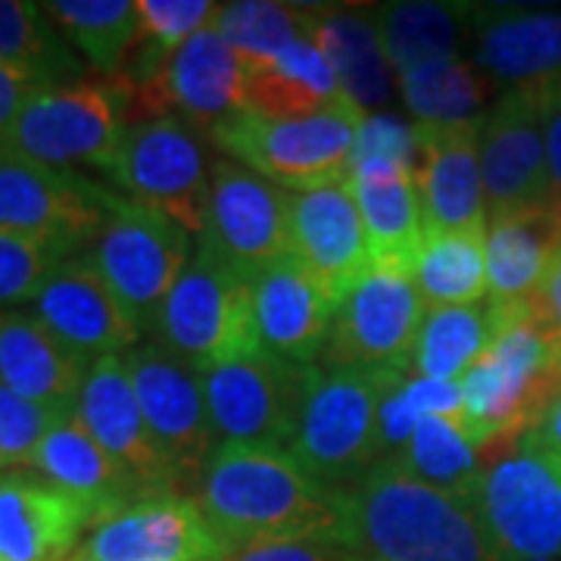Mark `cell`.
Instances as JSON below:
<instances>
[{
  "label": "cell",
  "instance_id": "7c38bea8",
  "mask_svg": "<svg viewBox=\"0 0 561 561\" xmlns=\"http://www.w3.org/2000/svg\"><path fill=\"white\" fill-rule=\"evenodd\" d=\"M128 201L150 206L187 234L203 231L209 194V162L203 131L184 119H150L128 125L119 153L106 172Z\"/></svg>",
  "mask_w": 561,
  "mask_h": 561
},
{
  "label": "cell",
  "instance_id": "ab89813d",
  "mask_svg": "<svg viewBox=\"0 0 561 561\" xmlns=\"http://www.w3.org/2000/svg\"><path fill=\"white\" fill-rule=\"evenodd\" d=\"M84 250L62 238L0 231V306L38 300L47 280Z\"/></svg>",
  "mask_w": 561,
  "mask_h": 561
},
{
  "label": "cell",
  "instance_id": "7a4b0ae2",
  "mask_svg": "<svg viewBox=\"0 0 561 561\" xmlns=\"http://www.w3.org/2000/svg\"><path fill=\"white\" fill-rule=\"evenodd\" d=\"M191 496L221 546L337 537L341 490L316 481L290 449L219 443Z\"/></svg>",
  "mask_w": 561,
  "mask_h": 561
},
{
  "label": "cell",
  "instance_id": "8992f818",
  "mask_svg": "<svg viewBox=\"0 0 561 561\" xmlns=\"http://www.w3.org/2000/svg\"><path fill=\"white\" fill-rule=\"evenodd\" d=\"M397 383L316 365L290 456L324 486L343 490L381 461V402Z\"/></svg>",
  "mask_w": 561,
  "mask_h": 561
},
{
  "label": "cell",
  "instance_id": "603a6c76",
  "mask_svg": "<svg viewBox=\"0 0 561 561\" xmlns=\"http://www.w3.org/2000/svg\"><path fill=\"white\" fill-rule=\"evenodd\" d=\"M253 319L262 350L300 365H316L328 350L337 306L294 256H280L250 278Z\"/></svg>",
  "mask_w": 561,
  "mask_h": 561
},
{
  "label": "cell",
  "instance_id": "1f68e13d",
  "mask_svg": "<svg viewBox=\"0 0 561 561\" xmlns=\"http://www.w3.org/2000/svg\"><path fill=\"white\" fill-rule=\"evenodd\" d=\"M471 20H474V7L468 3H437V0L387 3L378 13L383 57L400 76L421 66L456 60L461 28Z\"/></svg>",
  "mask_w": 561,
  "mask_h": 561
},
{
  "label": "cell",
  "instance_id": "f907efd6",
  "mask_svg": "<svg viewBox=\"0 0 561 561\" xmlns=\"http://www.w3.org/2000/svg\"><path fill=\"white\" fill-rule=\"evenodd\" d=\"M72 561H76V559H72Z\"/></svg>",
  "mask_w": 561,
  "mask_h": 561
},
{
  "label": "cell",
  "instance_id": "f546056e",
  "mask_svg": "<svg viewBox=\"0 0 561 561\" xmlns=\"http://www.w3.org/2000/svg\"><path fill=\"white\" fill-rule=\"evenodd\" d=\"M247 72V110L275 119L312 116L321 110L353 103L343 94L331 62L316 41L300 38L284 47L278 57L243 60Z\"/></svg>",
  "mask_w": 561,
  "mask_h": 561
},
{
  "label": "cell",
  "instance_id": "74e56055",
  "mask_svg": "<svg viewBox=\"0 0 561 561\" xmlns=\"http://www.w3.org/2000/svg\"><path fill=\"white\" fill-rule=\"evenodd\" d=\"M0 62L20 66L47 84L81 81L79 57L41 13V3L0 0Z\"/></svg>",
  "mask_w": 561,
  "mask_h": 561
},
{
  "label": "cell",
  "instance_id": "d6a6232c",
  "mask_svg": "<svg viewBox=\"0 0 561 561\" xmlns=\"http://www.w3.org/2000/svg\"><path fill=\"white\" fill-rule=\"evenodd\" d=\"M41 13L98 76H119L140 38L135 0H50Z\"/></svg>",
  "mask_w": 561,
  "mask_h": 561
},
{
  "label": "cell",
  "instance_id": "6da1fadb",
  "mask_svg": "<svg viewBox=\"0 0 561 561\" xmlns=\"http://www.w3.org/2000/svg\"><path fill=\"white\" fill-rule=\"evenodd\" d=\"M337 540L359 561H505L478 502L421 481L397 459L343 486Z\"/></svg>",
  "mask_w": 561,
  "mask_h": 561
},
{
  "label": "cell",
  "instance_id": "c3c4849f",
  "mask_svg": "<svg viewBox=\"0 0 561 561\" xmlns=\"http://www.w3.org/2000/svg\"><path fill=\"white\" fill-rule=\"evenodd\" d=\"M534 561H556V559H534Z\"/></svg>",
  "mask_w": 561,
  "mask_h": 561
},
{
  "label": "cell",
  "instance_id": "ac0fdd59",
  "mask_svg": "<svg viewBox=\"0 0 561 561\" xmlns=\"http://www.w3.org/2000/svg\"><path fill=\"white\" fill-rule=\"evenodd\" d=\"M76 419L98 440L103 453L138 483L147 500L184 490L175 468L162 456L144 421L135 383L122 356L91 362L76 405Z\"/></svg>",
  "mask_w": 561,
  "mask_h": 561
},
{
  "label": "cell",
  "instance_id": "e575fe53",
  "mask_svg": "<svg viewBox=\"0 0 561 561\" xmlns=\"http://www.w3.org/2000/svg\"><path fill=\"white\" fill-rule=\"evenodd\" d=\"M393 459L402 461L421 481L461 500L478 502L486 468L481 465V446L471 440L461 419L424 415Z\"/></svg>",
  "mask_w": 561,
  "mask_h": 561
},
{
  "label": "cell",
  "instance_id": "d4e9b609",
  "mask_svg": "<svg viewBox=\"0 0 561 561\" xmlns=\"http://www.w3.org/2000/svg\"><path fill=\"white\" fill-rule=\"evenodd\" d=\"M88 371L91 362L69 350L38 316L0 312V383L7 390L60 415H76Z\"/></svg>",
  "mask_w": 561,
  "mask_h": 561
},
{
  "label": "cell",
  "instance_id": "5b68a950",
  "mask_svg": "<svg viewBox=\"0 0 561 561\" xmlns=\"http://www.w3.org/2000/svg\"><path fill=\"white\" fill-rule=\"evenodd\" d=\"M125 131L128 110L119 79L98 76L35 94L0 138V150L66 172L76 165L110 172Z\"/></svg>",
  "mask_w": 561,
  "mask_h": 561
},
{
  "label": "cell",
  "instance_id": "8fae6325",
  "mask_svg": "<svg viewBox=\"0 0 561 561\" xmlns=\"http://www.w3.org/2000/svg\"><path fill=\"white\" fill-rule=\"evenodd\" d=\"M91 260L140 331H153L162 302L191 262V238L179 221L116 194Z\"/></svg>",
  "mask_w": 561,
  "mask_h": 561
},
{
  "label": "cell",
  "instance_id": "8d00e7d4",
  "mask_svg": "<svg viewBox=\"0 0 561 561\" xmlns=\"http://www.w3.org/2000/svg\"><path fill=\"white\" fill-rule=\"evenodd\" d=\"M400 94L419 125L478 122L483 116V101L490 98V76L478 62L456 57L402 72Z\"/></svg>",
  "mask_w": 561,
  "mask_h": 561
},
{
  "label": "cell",
  "instance_id": "277c9868",
  "mask_svg": "<svg viewBox=\"0 0 561 561\" xmlns=\"http://www.w3.org/2000/svg\"><path fill=\"white\" fill-rule=\"evenodd\" d=\"M365 119L368 113L356 103L294 119L241 110L219 122L209 138L228 160L284 191H309L353 175V150Z\"/></svg>",
  "mask_w": 561,
  "mask_h": 561
},
{
  "label": "cell",
  "instance_id": "30bf717a",
  "mask_svg": "<svg viewBox=\"0 0 561 561\" xmlns=\"http://www.w3.org/2000/svg\"><path fill=\"white\" fill-rule=\"evenodd\" d=\"M421 321L424 300L415 278L371 268L334 312L324 365L350 368L381 383L409 381Z\"/></svg>",
  "mask_w": 561,
  "mask_h": 561
},
{
  "label": "cell",
  "instance_id": "cb8c5ba5",
  "mask_svg": "<svg viewBox=\"0 0 561 561\" xmlns=\"http://www.w3.org/2000/svg\"><path fill=\"white\" fill-rule=\"evenodd\" d=\"M88 527L84 505L47 478L0 474V561H62Z\"/></svg>",
  "mask_w": 561,
  "mask_h": 561
},
{
  "label": "cell",
  "instance_id": "d6986e66",
  "mask_svg": "<svg viewBox=\"0 0 561 561\" xmlns=\"http://www.w3.org/2000/svg\"><path fill=\"white\" fill-rule=\"evenodd\" d=\"M290 256L334 306L371 272L353 179L290 191Z\"/></svg>",
  "mask_w": 561,
  "mask_h": 561
},
{
  "label": "cell",
  "instance_id": "836d02e7",
  "mask_svg": "<svg viewBox=\"0 0 561 561\" xmlns=\"http://www.w3.org/2000/svg\"><path fill=\"white\" fill-rule=\"evenodd\" d=\"M500 334L502 324L490 302L431 309L421 321L415 371L431 381H461Z\"/></svg>",
  "mask_w": 561,
  "mask_h": 561
},
{
  "label": "cell",
  "instance_id": "bcb514c9",
  "mask_svg": "<svg viewBox=\"0 0 561 561\" xmlns=\"http://www.w3.org/2000/svg\"><path fill=\"white\" fill-rule=\"evenodd\" d=\"M527 312L552 341L561 343V253L549 265L540 290L527 300Z\"/></svg>",
  "mask_w": 561,
  "mask_h": 561
},
{
  "label": "cell",
  "instance_id": "4fadbf2b",
  "mask_svg": "<svg viewBox=\"0 0 561 561\" xmlns=\"http://www.w3.org/2000/svg\"><path fill=\"white\" fill-rule=\"evenodd\" d=\"M201 247L247 280L290 256V191L228 157L213 160Z\"/></svg>",
  "mask_w": 561,
  "mask_h": 561
},
{
  "label": "cell",
  "instance_id": "4316f807",
  "mask_svg": "<svg viewBox=\"0 0 561 561\" xmlns=\"http://www.w3.org/2000/svg\"><path fill=\"white\" fill-rule=\"evenodd\" d=\"M28 468L41 471V478L81 502L94 527L125 512L128 505L147 500L138 483L103 453L76 415L60 421L44 437Z\"/></svg>",
  "mask_w": 561,
  "mask_h": 561
},
{
  "label": "cell",
  "instance_id": "d590c367",
  "mask_svg": "<svg viewBox=\"0 0 561 561\" xmlns=\"http://www.w3.org/2000/svg\"><path fill=\"white\" fill-rule=\"evenodd\" d=\"M415 287L431 309L478 306L486 297V228L427 234Z\"/></svg>",
  "mask_w": 561,
  "mask_h": 561
},
{
  "label": "cell",
  "instance_id": "44dd1931",
  "mask_svg": "<svg viewBox=\"0 0 561 561\" xmlns=\"http://www.w3.org/2000/svg\"><path fill=\"white\" fill-rule=\"evenodd\" d=\"M38 316L69 350L88 362L135 350L140 324L106 284L91 253L62 265L35 300Z\"/></svg>",
  "mask_w": 561,
  "mask_h": 561
},
{
  "label": "cell",
  "instance_id": "7bdbcfd3",
  "mask_svg": "<svg viewBox=\"0 0 561 561\" xmlns=\"http://www.w3.org/2000/svg\"><path fill=\"white\" fill-rule=\"evenodd\" d=\"M365 162H390V165H405L415 169L419 162V140H415V125H402L393 116H375L365 119L356 150H353V169Z\"/></svg>",
  "mask_w": 561,
  "mask_h": 561
},
{
  "label": "cell",
  "instance_id": "7402d4cb",
  "mask_svg": "<svg viewBox=\"0 0 561 561\" xmlns=\"http://www.w3.org/2000/svg\"><path fill=\"white\" fill-rule=\"evenodd\" d=\"M478 122H461V125L415 122V140H419L415 187H419L427 234L486 228L490 216L483 194Z\"/></svg>",
  "mask_w": 561,
  "mask_h": 561
},
{
  "label": "cell",
  "instance_id": "ffe728a7",
  "mask_svg": "<svg viewBox=\"0 0 561 561\" xmlns=\"http://www.w3.org/2000/svg\"><path fill=\"white\" fill-rule=\"evenodd\" d=\"M221 546L194 496H150L98 524L76 561H219Z\"/></svg>",
  "mask_w": 561,
  "mask_h": 561
},
{
  "label": "cell",
  "instance_id": "ee69618b",
  "mask_svg": "<svg viewBox=\"0 0 561 561\" xmlns=\"http://www.w3.org/2000/svg\"><path fill=\"white\" fill-rule=\"evenodd\" d=\"M44 88H57V84H47V81H41L38 76L25 72L20 66L0 62V138L10 131V125L16 122L22 106L32 101L35 94H41Z\"/></svg>",
  "mask_w": 561,
  "mask_h": 561
},
{
  "label": "cell",
  "instance_id": "816d5d0a",
  "mask_svg": "<svg viewBox=\"0 0 561 561\" xmlns=\"http://www.w3.org/2000/svg\"><path fill=\"white\" fill-rule=\"evenodd\" d=\"M559 468H561V465H559Z\"/></svg>",
  "mask_w": 561,
  "mask_h": 561
},
{
  "label": "cell",
  "instance_id": "52a82bcc",
  "mask_svg": "<svg viewBox=\"0 0 561 561\" xmlns=\"http://www.w3.org/2000/svg\"><path fill=\"white\" fill-rule=\"evenodd\" d=\"M153 334L162 350L197 371L260 350L250 280L197 247L162 302Z\"/></svg>",
  "mask_w": 561,
  "mask_h": 561
},
{
  "label": "cell",
  "instance_id": "60d3db41",
  "mask_svg": "<svg viewBox=\"0 0 561 561\" xmlns=\"http://www.w3.org/2000/svg\"><path fill=\"white\" fill-rule=\"evenodd\" d=\"M72 415H60L0 383V471L10 465H28L44 437Z\"/></svg>",
  "mask_w": 561,
  "mask_h": 561
},
{
  "label": "cell",
  "instance_id": "9a60e30c",
  "mask_svg": "<svg viewBox=\"0 0 561 561\" xmlns=\"http://www.w3.org/2000/svg\"><path fill=\"white\" fill-rule=\"evenodd\" d=\"M122 359L160 453L175 468L184 490H197L203 468L219 446L201 371L162 350L157 341L140 343Z\"/></svg>",
  "mask_w": 561,
  "mask_h": 561
},
{
  "label": "cell",
  "instance_id": "e0dca14e",
  "mask_svg": "<svg viewBox=\"0 0 561 561\" xmlns=\"http://www.w3.org/2000/svg\"><path fill=\"white\" fill-rule=\"evenodd\" d=\"M478 144L490 221L552 201L537 88H508L478 122Z\"/></svg>",
  "mask_w": 561,
  "mask_h": 561
},
{
  "label": "cell",
  "instance_id": "f35d334b",
  "mask_svg": "<svg viewBox=\"0 0 561 561\" xmlns=\"http://www.w3.org/2000/svg\"><path fill=\"white\" fill-rule=\"evenodd\" d=\"M213 25L241 60L278 57L284 47L306 38V7L275 0H238L221 3Z\"/></svg>",
  "mask_w": 561,
  "mask_h": 561
},
{
  "label": "cell",
  "instance_id": "2e32d148",
  "mask_svg": "<svg viewBox=\"0 0 561 561\" xmlns=\"http://www.w3.org/2000/svg\"><path fill=\"white\" fill-rule=\"evenodd\" d=\"M116 191L79 172L50 169L0 150V231L62 238L76 247L101 238Z\"/></svg>",
  "mask_w": 561,
  "mask_h": 561
},
{
  "label": "cell",
  "instance_id": "f1b7e54d",
  "mask_svg": "<svg viewBox=\"0 0 561 561\" xmlns=\"http://www.w3.org/2000/svg\"><path fill=\"white\" fill-rule=\"evenodd\" d=\"M478 66L512 88L561 79V13L490 10L474 13Z\"/></svg>",
  "mask_w": 561,
  "mask_h": 561
},
{
  "label": "cell",
  "instance_id": "5bb4252c",
  "mask_svg": "<svg viewBox=\"0 0 561 561\" xmlns=\"http://www.w3.org/2000/svg\"><path fill=\"white\" fill-rule=\"evenodd\" d=\"M478 512L505 561L561 556V468L522 443L486 468Z\"/></svg>",
  "mask_w": 561,
  "mask_h": 561
},
{
  "label": "cell",
  "instance_id": "7dc6e473",
  "mask_svg": "<svg viewBox=\"0 0 561 561\" xmlns=\"http://www.w3.org/2000/svg\"><path fill=\"white\" fill-rule=\"evenodd\" d=\"M522 446L540 453L542 459L556 461L561 465V387L556 390V397L549 400L546 412L540 415V421L530 427V434L524 437Z\"/></svg>",
  "mask_w": 561,
  "mask_h": 561
},
{
  "label": "cell",
  "instance_id": "b9f144b4",
  "mask_svg": "<svg viewBox=\"0 0 561 561\" xmlns=\"http://www.w3.org/2000/svg\"><path fill=\"white\" fill-rule=\"evenodd\" d=\"M219 561H359L337 537H272L225 546Z\"/></svg>",
  "mask_w": 561,
  "mask_h": 561
},
{
  "label": "cell",
  "instance_id": "f6af8a7d",
  "mask_svg": "<svg viewBox=\"0 0 561 561\" xmlns=\"http://www.w3.org/2000/svg\"><path fill=\"white\" fill-rule=\"evenodd\" d=\"M540 91L542 125H546V160L552 181V206H561V79L549 84H530Z\"/></svg>",
  "mask_w": 561,
  "mask_h": 561
},
{
  "label": "cell",
  "instance_id": "484cf974",
  "mask_svg": "<svg viewBox=\"0 0 561 561\" xmlns=\"http://www.w3.org/2000/svg\"><path fill=\"white\" fill-rule=\"evenodd\" d=\"M353 191L359 203L371 268L415 278L424 250V213H421L415 169L390 162H365L353 169Z\"/></svg>",
  "mask_w": 561,
  "mask_h": 561
},
{
  "label": "cell",
  "instance_id": "9c48e42d",
  "mask_svg": "<svg viewBox=\"0 0 561 561\" xmlns=\"http://www.w3.org/2000/svg\"><path fill=\"white\" fill-rule=\"evenodd\" d=\"M206 409L219 443L290 446L300 427L316 365L253 350L201 371Z\"/></svg>",
  "mask_w": 561,
  "mask_h": 561
},
{
  "label": "cell",
  "instance_id": "681fc988",
  "mask_svg": "<svg viewBox=\"0 0 561 561\" xmlns=\"http://www.w3.org/2000/svg\"><path fill=\"white\" fill-rule=\"evenodd\" d=\"M559 213H561V206H559Z\"/></svg>",
  "mask_w": 561,
  "mask_h": 561
},
{
  "label": "cell",
  "instance_id": "3957f363",
  "mask_svg": "<svg viewBox=\"0 0 561 561\" xmlns=\"http://www.w3.org/2000/svg\"><path fill=\"white\" fill-rule=\"evenodd\" d=\"M459 383L461 424L471 440L490 453H512L561 387V343L527 312L502 331Z\"/></svg>",
  "mask_w": 561,
  "mask_h": 561
},
{
  "label": "cell",
  "instance_id": "4dcf8cb0",
  "mask_svg": "<svg viewBox=\"0 0 561 561\" xmlns=\"http://www.w3.org/2000/svg\"><path fill=\"white\" fill-rule=\"evenodd\" d=\"M306 38L331 62L343 94L359 110L390 101V62L383 57L378 13L306 7Z\"/></svg>",
  "mask_w": 561,
  "mask_h": 561
},
{
  "label": "cell",
  "instance_id": "83f0119b",
  "mask_svg": "<svg viewBox=\"0 0 561 561\" xmlns=\"http://www.w3.org/2000/svg\"><path fill=\"white\" fill-rule=\"evenodd\" d=\"M561 253L559 206L542 203L490 221L486 231V302L527 306Z\"/></svg>",
  "mask_w": 561,
  "mask_h": 561
},
{
  "label": "cell",
  "instance_id": "ba28073f",
  "mask_svg": "<svg viewBox=\"0 0 561 561\" xmlns=\"http://www.w3.org/2000/svg\"><path fill=\"white\" fill-rule=\"evenodd\" d=\"M125 91L128 125L150 119H184L197 131L247 110V72L241 54L209 22L172 50L144 79L116 76Z\"/></svg>",
  "mask_w": 561,
  "mask_h": 561
}]
</instances>
